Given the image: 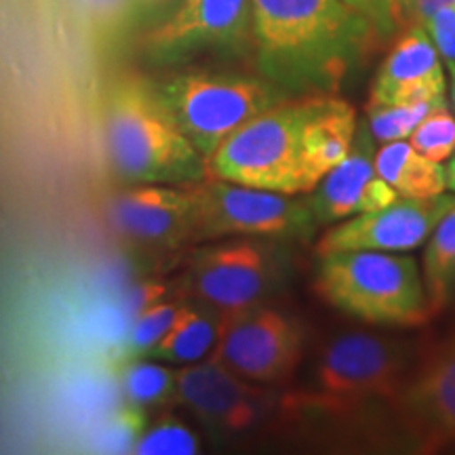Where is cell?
Returning a JSON list of instances; mask_svg holds the SVG:
<instances>
[{
	"mask_svg": "<svg viewBox=\"0 0 455 455\" xmlns=\"http://www.w3.org/2000/svg\"><path fill=\"white\" fill-rule=\"evenodd\" d=\"M123 392L133 407L164 405L178 398V369L152 358L135 356L123 371Z\"/></svg>",
	"mask_w": 455,
	"mask_h": 455,
	"instance_id": "44dd1931",
	"label": "cell"
},
{
	"mask_svg": "<svg viewBox=\"0 0 455 455\" xmlns=\"http://www.w3.org/2000/svg\"><path fill=\"white\" fill-rule=\"evenodd\" d=\"M220 321L221 312L209 308L196 299L186 301L180 306L178 316L169 331L144 356L175 367L196 365L212 356L215 344H218Z\"/></svg>",
	"mask_w": 455,
	"mask_h": 455,
	"instance_id": "ac0fdd59",
	"label": "cell"
},
{
	"mask_svg": "<svg viewBox=\"0 0 455 455\" xmlns=\"http://www.w3.org/2000/svg\"><path fill=\"white\" fill-rule=\"evenodd\" d=\"M447 188L451 192H455V152H453V158H451V163L447 164Z\"/></svg>",
	"mask_w": 455,
	"mask_h": 455,
	"instance_id": "f546056e",
	"label": "cell"
},
{
	"mask_svg": "<svg viewBox=\"0 0 455 455\" xmlns=\"http://www.w3.org/2000/svg\"><path fill=\"white\" fill-rule=\"evenodd\" d=\"M283 244L287 243L253 236L203 243L188 261V293L221 315L266 304L289 276V253Z\"/></svg>",
	"mask_w": 455,
	"mask_h": 455,
	"instance_id": "52a82bcc",
	"label": "cell"
},
{
	"mask_svg": "<svg viewBox=\"0 0 455 455\" xmlns=\"http://www.w3.org/2000/svg\"><path fill=\"white\" fill-rule=\"evenodd\" d=\"M424 284L432 316L455 298V203L435 226L426 244Z\"/></svg>",
	"mask_w": 455,
	"mask_h": 455,
	"instance_id": "ffe728a7",
	"label": "cell"
},
{
	"mask_svg": "<svg viewBox=\"0 0 455 455\" xmlns=\"http://www.w3.org/2000/svg\"><path fill=\"white\" fill-rule=\"evenodd\" d=\"M375 140L367 123H358L355 141L344 161L310 190L308 198L312 215L318 228L333 226L339 220L358 213V198L363 188L375 175Z\"/></svg>",
	"mask_w": 455,
	"mask_h": 455,
	"instance_id": "2e32d148",
	"label": "cell"
},
{
	"mask_svg": "<svg viewBox=\"0 0 455 455\" xmlns=\"http://www.w3.org/2000/svg\"><path fill=\"white\" fill-rule=\"evenodd\" d=\"M356 112L338 95H316L308 121L301 133L304 169L310 190L344 161L356 133Z\"/></svg>",
	"mask_w": 455,
	"mask_h": 455,
	"instance_id": "e0dca14e",
	"label": "cell"
},
{
	"mask_svg": "<svg viewBox=\"0 0 455 455\" xmlns=\"http://www.w3.org/2000/svg\"><path fill=\"white\" fill-rule=\"evenodd\" d=\"M131 453L138 455H192L198 453V439L181 419L163 415L148 424Z\"/></svg>",
	"mask_w": 455,
	"mask_h": 455,
	"instance_id": "7402d4cb",
	"label": "cell"
},
{
	"mask_svg": "<svg viewBox=\"0 0 455 455\" xmlns=\"http://www.w3.org/2000/svg\"><path fill=\"white\" fill-rule=\"evenodd\" d=\"M316 95L287 98L244 123L207 158V173L235 184L308 195L301 133Z\"/></svg>",
	"mask_w": 455,
	"mask_h": 455,
	"instance_id": "5b68a950",
	"label": "cell"
},
{
	"mask_svg": "<svg viewBox=\"0 0 455 455\" xmlns=\"http://www.w3.org/2000/svg\"><path fill=\"white\" fill-rule=\"evenodd\" d=\"M108 164L127 184H192L207 178V161L175 127L144 78H121L104 104Z\"/></svg>",
	"mask_w": 455,
	"mask_h": 455,
	"instance_id": "3957f363",
	"label": "cell"
},
{
	"mask_svg": "<svg viewBox=\"0 0 455 455\" xmlns=\"http://www.w3.org/2000/svg\"><path fill=\"white\" fill-rule=\"evenodd\" d=\"M443 104H447V100L415 106H367V127L375 141L388 144V141L405 140L435 108Z\"/></svg>",
	"mask_w": 455,
	"mask_h": 455,
	"instance_id": "603a6c76",
	"label": "cell"
},
{
	"mask_svg": "<svg viewBox=\"0 0 455 455\" xmlns=\"http://www.w3.org/2000/svg\"><path fill=\"white\" fill-rule=\"evenodd\" d=\"M253 47V0H180L148 34L152 60L180 64L209 53H243Z\"/></svg>",
	"mask_w": 455,
	"mask_h": 455,
	"instance_id": "30bf717a",
	"label": "cell"
},
{
	"mask_svg": "<svg viewBox=\"0 0 455 455\" xmlns=\"http://www.w3.org/2000/svg\"><path fill=\"white\" fill-rule=\"evenodd\" d=\"M315 289L331 308L367 325L419 327L432 318L411 255L369 249L318 255Z\"/></svg>",
	"mask_w": 455,
	"mask_h": 455,
	"instance_id": "277c9868",
	"label": "cell"
},
{
	"mask_svg": "<svg viewBox=\"0 0 455 455\" xmlns=\"http://www.w3.org/2000/svg\"><path fill=\"white\" fill-rule=\"evenodd\" d=\"M390 409L418 451H436L455 443V335L409 369Z\"/></svg>",
	"mask_w": 455,
	"mask_h": 455,
	"instance_id": "7c38bea8",
	"label": "cell"
},
{
	"mask_svg": "<svg viewBox=\"0 0 455 455\" xmlns=\"http://www.w3.org/2000/svg\"><path fill=\"white\" fill-rule=\"evenodd\" d=\"M158 101L207 161L235 131L287 100L264 76L186 70L152 83Z\"/></svg>",
	"mask_w": 455,
	"mask_h": 455,
	"instance_id": "8992f818",
	"label": "cell"
},
{
	"mask_svg": "<svg viewBox=\"0 0 455 455\" xmlns=\"http://www.w3.org/2000/svg\"><path fill=\"white\" fill-rule=\"evenodd\" d=\"M409 144L419 155L435 163H443L455 152V116L447 104L435 108L424 118L413 133L409 135Z\"/></svg>",
	"mask_w": 455,
	"mask_h": 455,
	"instance_id": "cb8c5ba5",
	"label": "cell"
},
{
	"mask_svg": "<svg viewBox=\"0 0 455 455\" xmlns=\"http://www.w3.org/2000/svg\"><path fill=\"white\" fill-rule=\"evenodd\" d=\"M426 32L435 43L449 70L455 68V4L441 7L426 21Z\"/></svg>",
	"mask_w": 455,
	"mask_h": 455,
	"instance_id": "484cf974",
	"label": "cell"
},
{
	"mask_svg": "<svg viewBox=\"0 0 455 455\" xmlns=\"http://www.w3.org/2000/svg\"><path fill=\"white\" fill-rule=\"evenodd\" d=\"M180 306V301L158 299L135 312L133 327L129 333V350L133 352V356H144L148 350L155 348L163 335L169 331V327L173 325Z\"/></svg>",
	"mask_w": 455,
	"mask_h": 455,
	"instance_id": "d4e9b609",
	"label": "cell"
},
{
	"mask_svg": "<svg viewBox=\"0 0 455 455\" xmlns=\"http://www.w3.org/2000/svg\"><path fill=\"white\" fill-rule=\"evenodd\" d=\"M398 198V192L392 188L388 181L373 175L363 188L361 198H358V213H369V212H379V209L390 207Z\"/></svg>",
	"mask_w": 455,
	"mask_h": 455,
	"instance_id": "4316f807",
	"label": "cell"
},
{
	"mask_svg": "<svg viewBox=\"0 0 455 455\" xmlns=\"http://www.w3.org/2000/svg\"><path fill=\"white\" fill-rule=\"evenodd\" d=\"M192 184H127L110 201L114 228L146 247L169 251L195 244L196 201Z\"/></svg>",
	"mask_w": 455,
	"mask_h": 455,
	"instance_id": "5bb4252c",
	"label": "cell"
},
{
	"mask_svg": "<svg viewBox=\"0 0 455 455\" xmlns=\"http://www.w3.org/2000/svg\"><path fill=\"white\" fill-rule=\"evenodd\" d=\"M304 356V329L284 312L259 304L221 315L213 361L251 384H283Z\"/></svg>",
	"mask_w": 455,
	"mask_h": 455,
	"instance_id": "9c48e42d",
	"label": "cell"
},
{
	"mask_svg": "<svg viewBox=\"0 0 455 455\" xmlns=\"http://www.w3.org/2000/svg\"><path fill=\"white\" fill-rule=\"evenodd\" d=\"M455 196L443 195L435 198H396L390 207L379 212L361 213L333 228L318 238L316 253L333 251H392L405 253L419 247L432 235L435 226L445 215Z\"/></svg>",
	"mask_w": 455,
	"mask_h": 455,
	"instance_id": "4fadbf2b",
	"label": "cell"
},
{
	"mask_svg": "<svg viewBox=\"0 0 455 455\" xmlns=\"http://www.w3.org/2000/svg\"><path fill=\"white\" fill-rule=\"evenodd\" d=\"M259 384L238 378L213 358L178 367V401L213 435H247L268 422L276 398Z\"/></svg>",
	"mask_w": 455,
	"mask_h": 455,
	"instance_id": "8fae6325",
	"label": "cell"
},
{
	"mask_svg": "<svg viewBox=\"0 0 455 455\" xmlns=\"http://www.w3.org/2000/svg\"><path fill=\"white\" fill-rule=\"evenodd\" d=\"M375 175L407 198H435L447 190V171L413 150L405 140L388 141L375 152Z\"/></svg>",
	"mask_w": 455,
	"mask_h": 455,
	"instance_id": "d6986e66",
	"label": "cell"
},
{
	"mask_svg": "<svg viewBox=\"0 0 455 455\" xmlns=\"http://www.w3.org/2000/svg\"><path fill=\"white\" fill-rule=\"evenodd\" d=\"M455 4V0H401L403 24L407 28H424L426 21L436 13L441 7Z\"/></svg>",
	"mask_w": 455,
	"mask_h": 455,
	"instance_id": "83f0119b",
	"label": "cell"
},
{
	"mask_svg": "<svg viewBox=\"0 0 455 455\" xmlns=\"http://www.w3.org/2000/svg\"><path fill=\"white\" fill-rule=\"evenodd\" d=\"M379 43L344 0H253L255 60L284 98L335 95Z\"/></svg>",
	"mask_w": 455,
	"mask_h": 455,
	"instance_id": "6da1fadb",
	"label": "cell"
},
{
	"mask_svg": "<svg viewBox=\"0 0 455 455\" xmlns=\"http://www.w3.org/2000/svg\"><path fill=\"white\" fill-rule=\"evenodd\" d=\"M439 51L426 28H407L379 66L369 106H415L445 100Z\"/></svg>",
	"mask_w": 455,
	"mask_h": 455,
	"instance_id": "9a60e30c",
	"label": "cell"
},
{
	"mask_svg": "<svg viewBox=\"0 0 455 455\" xmlns=\"http://www.w3.org/2000/svg\"><path fill=\"white\" fill-rule=\"evenodd\" d=\"M409 346L378 333L335 335L318 355L310 384L283 398L284 413L315 422H355L392 407L411 369Z\"/></svg>",
	"mask_w": 455,
	"mask_h": 455,
	"instance_id": "7a4b0ae2",
	"label": "cell"
},
{
	"mask_svg": "<svg viewBox=\"0 0 455 455\" xmlns=\"http://www.w3.org/2000/svg\"><path fill=\"white\" fill-rule=\"evenodd\" d=\"M449 72H451V98H453V106H455V68Z\"/></svg>",
	"mask_w": 455,
	"mask_h": 455,
	"instance_id": "4dcf8cb0",
	"label": "cell"
},
{
	"mask_svg": "<svg viewBox=\"0 0 455 455\" xmlns=\"http://www.w3.org/2000/svg\"><path fill=\"white\" fill-rule=\"evenodd\" d=\"M196 201L195 244L230 236L308 243L318 224L308 198L207 178L192 184Z\"/></svg>",
	"mask_w": 455,
	"mask_h": 455,
	"instance_id": "ba28073f",
	"label": "cell"
},
{
	"mask_svg": "<svg viewBox=\"0 0 455 455\" xmlns=\"http://www.w3.org/2000/svg\"><path fill=\"white\" fill-rule=\"evenodd\" d=\"M171 4H180V0H131V13L155 15L171 7Z\"/></svg>",
	"mask_w": 455,
	"mask_h": 455,
	"instance_id": "f1b7e54d",
	"label": "cell"
}]
</instances>
